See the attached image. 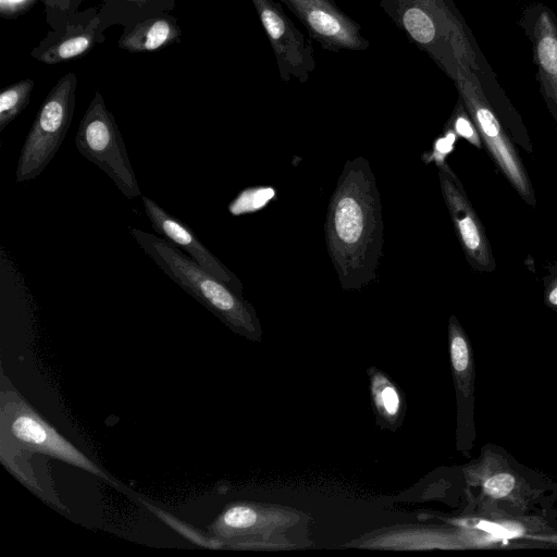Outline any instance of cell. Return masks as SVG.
Segmentation results:
<instances>
[{"mask_svg": "<svg viewBox=\"0 0 557 557\" xmlns=\"http://www.w3.org/2000/svg\"><path fill=\"white\" fill-rule=\"evenodd\" d=\"M381 196L370 162L346 161L325 219L329 256L345 290H361L377 276L383 246Z\"/></svg>", "mask_w": 557, "mask_h": 557, "instance_id": "cell-1", "label": "cell"}, {"mask_svg": "<svg viewBox=\"0 0 557 557\" xmlns=\"http://www.w3.org/2000/svg\"><path fill=\"white\" fill-rule=\"evenodd\" d=\"M380 5L453 81L462 70L479 71L471 33L451 0H381Z\"/></svg>", "mask_w": 557, "mask_h": 557, "instance_id": "cell-2", "label": "cell"}, {"mask_svg": "<svg viewBox=\"0 0 557 557\" xmlns=\"http://www.w3.org/2000/svg\"><path fill=\"white\" fill-rule=\"evenodd\" d=\"M129 234L174 283L233 332L252 341L260 338L257 313L243 295L207 272L168 239L134 227L129 228Z\"/></svg>", "mask_w": 557, "mask_h": 557, "instance_id": "cell-3", "label": "cell"}, {"mask_svg": "<svg viewBox=\"0 0 557 557\" xmlns=\"http://www.w3.org/2000/svg\"><path fill=\"white\" fill-rule=\"evenodd\" d=\"M0 438L29 453L79 468L119 486L114 478L75 447L21 395L1 370Z\"/></svg>", "mask_w": 557, "mask_h": 557, "instance_id": "cell-4", "label": "cell"}, {"mask_svg": "<svg viewBox=\"0 0 557 557\" xmlns=\"http://www.w3.org/2000/svg\"><path fill=\"white\" fill-rule=\"evenodd\" d=\"M75 146L81 154L112 180L125 198L143 196L122 134L99 94L81 121Z\"/></svg>", "mask_w": 557, "mask_h": 557, "instance_id": "cell-5", "label": "cell"}, {"mask_svg": "<svg viewBox=\"0 0 557 557\" xmlns=\"http://www.w3.org/2000/svg\"><path fill=\"white\" fill-rule=\"evenodd\" d=\"M75 85V76L67 74L42 102L17 159V183L40 175L60 149L73 116Z\"/></svg>", "mask_w": 557, "mask_h": 557, "instance_id": "cell-6", "label": "cell"}, {"mask_svg": "<svg viewBox=\"0 0 557 557\" xmlns=\"http://www.w3.org/2000/svg\"><path fill=\"white\" fill-rule=\"evenodd\" d=\"M454 83L459 98L496 164L516 190L529 203H534L532 185L524 166L486 100L476 73L462 70Z\"/></svg>", "mask_w": 557, "mask_h": 557, "instance_id": "cell-7", "label": "cell"}, {"mask_svg": "<svg viewBox=\"0 0 557 557\" xmlns=\"http://www.w3.org/2000/svg\"><path fill=\"white\" fill-rule=\"evenodd\" d=\"M276 58L282 81L305 83L317 66L309 39L274 0H251Z\"/></svg>", "mask_w": 557, "mask_h": 557, "instance_id": "cell-8", "label": "cell"}, {"mask_svg": "<svg viewBox=\"0 0 557 557\" xmlns=\"http://www.w3.org/2000/svg\"><path fill=\"white\" fill-rule=\"evenodd\" d=\"M306 27L310 38L327 51H363L370 46L361 26L333 0H282Z\"/></svg>", "mask_w": 557, "mask_h": 557, "instance_id": "cell-9", "label": "cell"}, {"mask_svg": "<svg viewBox=\"0 0 557 557\" xmlns=\"http://www.w3.org/2000/svg\"><path fill=\"white\" fill-rule=\"evenodd\" d=\"M437 168L442 195L468 261L480 271L492 272L495 260L488 239L460 181L446 162Z\"/></svg>", "mask_w": 557, "mask_h": 557, "instance_id": "cell-10", "label": "cell"}, {"mask_svg": "<svg viewBox=\"0 0 557 557\" xmlns=\"http://www.w3.org/2000/svg\"><path fill=\"white\" fill-rule=\"evenodd\" d=\"M141 200L157 234L162 235L181 250H185L202 269L243 295L240 280L201 243L188 225L169 213L151 198L141 196Z\"/></svg>", "mask_w": 557, "mask_h": 557, "instance_id": "cell-11", "label": "cell"}, {"mask_svg": "<svg viewBox=\"0 0 557 557\" xmlns=\"http://www.w3.org/2000/svg\"><path fill=\"white\" fill-rule=\"evenodd\" d=\"M531 39L541 92L557 120V17L549 9L540 10Z\"/></svg>", "mask_w": 557, "mask_h": 557, "instance_id": "cell-12", "label": "cell"}, {"mask_svg": "<svg viewBox=\"0 0 557 557\" xmlns=\"http://www.w3.org/2000/svg\"><path fill=\"white\" fill-rule=\"evenodd\" d=\"M34 455L35 453L24 450L9 441L0 438V458L8 471L46 503L61 510H67L55 492L51 475L36 472V470L48 471V469L44 467L36 469L33 465Z\"/></svg>", "mask_w": 557, "mask_h": 557, "instance_id": "cell-13", "label": "cell"}, {"mask_svg": "<svg viewBox=\"0 0 557 557\" xmlns=\"http://www.w3.org/2000/svg\"><path fill=\"white\" fill-rule=\"evenodd\" d=\"M174 35L172 24L166 20H153L136 28L124 42L134 50H156Z\"/></svg>", "mask_w": 557, "mask_h": 557, "instance_id": "cell-14", "label": "cell"}, {"mask_svg": "<svg viewBox=\"0 0 557 557\" xmlns=\"http://www.w3.org/2000/svg\"><path fill=\"white\" fill-rule=\"evenodd\" d=\"M33 86V81L24 79L2 90L0 94V132L27 106Z\"/></svg>", "mask_w": 557, "mask_h": 557, "instance_id": "cell-15", "label": "cell"}, {"mask_svg": "<svg viewBox=\"0 0 557 557\" xmlns=\"http://www.w3.org/2000/svg\"><path fill=\"white\" fill-rule=\"evenodd\" d=\"M147 508H149L152 512H156L163 521H165L171 528L176 530V532L181 533L184 537L188 539L189 541L203 546V547H218L221 544H219L214 540H209L203 534L199 533L197 530H195L193 527L185 524L184 522L180 521L175 517L171 516L169 512H165L158 507L151 506L150 504L140 500Z\"/></svg>", "mask_w": 557, "mask_h": 557, "instance_id": "cell-16", "label": "cell"}, {"mask_svg": "<svg viewBox=\"0 0 557 557\" xmlns=\"http://www.w3.org/2000/svg\"><path fill=\"white\" fill-rule=\"evenodd\" d=\"M449 125L456 135L463 137L473 146L481 148L479 132L471 117H469V114L460 98L451 115Z\"/></svg>", "mask_w": 557, "mask_h": 557, "instance_id": "cell-17", "label": "cell"}, {"mask_svg": "<svg viewBox=\"0 0 557 557\" xmlns=\"http://www.w3.org/2000/svg\"><path fill=\"white\" fill-rule=\"evenodd\" d=\"M450 356L454 369L461 372L469 363V349L465 337L461 335L457 324L451 319L450 323Z\"/></svg>", "mask_w": 557, "mask_h": 557, "instance_id": "cell-18", "label": "cell"}, {"mask_svg": "<svg viewBox=\"0 0 557 557\" xmlns=\"http://www.w3.org/2000/svg\"><path fill=\"white\" fill-rule=\"evenodd\" d=\"M90 45L85 36L69 38L58 45L54 50L55 60H67L83 53Z\"/></svg>", "mask_w": 557, "mask_h": 557, "instance_id": "cell-19", "label": "cell"}, {"mask_svg": "<svg viewBox=\"0 0 557 557\" xmlns=\"http://www.w3.org/2000/svg\"><path fill=\"white\" fill-rule=\"evenodd\" d=\"M515 486V479L508 473H499L490 478L485 484V492L494 497L500 498L506 496Z\"/></svg>", "mask_w": 557, "mask_h": 557, "instance_id": "cell-20", "label": "cell"}, {"mask_svg": "<svg viewBox=\"0 0 557 557\" xmlns=\"http://www.w3.org/2000/svg\"><path fill=\"white\" fill-rule=\"evenodd\" d=\"M377 407L391 417H394L399 409V397L396 389L391 385L386 384L381 386L379 392L375 394Z\"/></svg>", "mask_w": 557, "mask_h": 557, "instance_id": "cell-21", "label": "cell"}, {"mask_svg": "<svg viewBox=\"0 0 557 557\" xmlns=\"http://www.w3.org/2000/svg\"><path fill=\"white\" fill-rule=\"evenodd\" d=\"M456 139V133L451 127H449L446 131L445 136L440 137L435 143L432 150V153L430 156V159L433 160L436 165L445 162V157L448 154L453 147Z\"/></svg>", "mask_w": 557, "mask_h": 557, "instance_id": "cell-22", "label": "cell"}, {"mask_svg": "<svg viewBox=\"0 0 557 557\" xmlns=\"http://www.w3.org/2000/svg\"><path fill=\"white\" fill-rule=\"evenodd\" d=\"M545 299L548 306L557 309V278L550 282L545 293Z\"/></svg>", "mask_w": 557, "mask_h": 557, "instance_id": "cell-23", "label": "cell"}, {"mask_svg": "<svg viewBox=\"0 0 557 557\" xmlns=\"http://www.w3.org/2000/svg\"><path fill=\"white\" fill-rule=\"evenodd\" d=\"M10 1H17V0H10Z\"/></svg>", "mask_w": 557, "mask_h": 557, "instance_id": "cell-24", "label": "cell"}]
</instances>
